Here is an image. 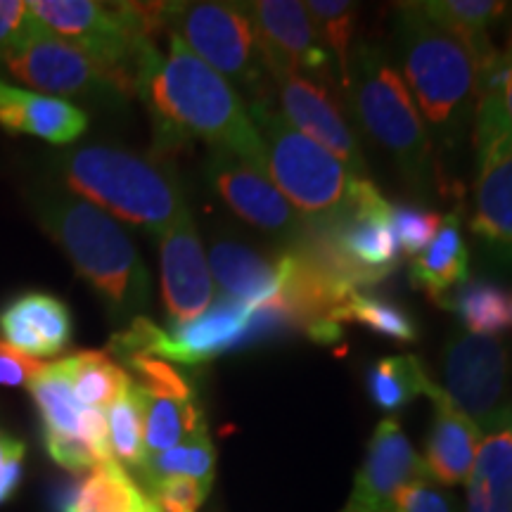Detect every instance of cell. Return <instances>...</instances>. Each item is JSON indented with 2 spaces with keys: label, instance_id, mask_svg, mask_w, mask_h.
Instances as JSON below:
<instances>
[{
  "label": "cell",
  "instance_id": "52a82bcc",
  "mask_svg": "<svg viewBox=\"0 0 512 512\" xmlns=\"http://www.w3.org/2000/svg\"><path fill=\"white\" fill-rule=\"evenodd\" d=\"M166 31L230 86L238 83L252 102H268L271 76L245 3H169Z\"/></svg>",
  "mask_w": 512,
  "mask_h": 512
},
{
  "label": "cell",
  "instance_id": "ba28073f",
  "mask_svg": "<svg viewBox=\"0 0 512 512\" xmlns=\"http://www.w3.org/2000/svg\"><path fill=\"white\" fill-rule=\"evenodd\" d=\"M313 233L325 259L351 290L380 285L401 264L392 204L370 178H354L347 214L330 226L313 228Z\"/></svg>",
  "mask_w": 512,
  "mask_h": 512
},
{
  "label": "cell",
  "instance_id": "e0dca14e",
  "mask_svg": "<svg viewBox=\"0 0 512 512\" xmlns=\"http://www.w3.org/2000/svg\"><path fill=\"white\" fill-rule=\"evenodd\" d=\"M254 309L256 306L221 297L190 323L169 325V330H162L157 358L181 366H200L223 354H233L238 351L240 337Z\"/></svg>",
  "mask_w": 512,
  "mask_h": 512
},
{
  "label": "cell",
  "instance_id": "ab89813d",
  "mask_svg": "<svg viewBox=\"0 0 512 512\" xmlns=\"http://www.w3.org/2000/svg\"><path fill=\"white\" fill-rule=\"evenodd\" d=\"M479 86H482V95H491L496 100L501 117L512 131V64L501 53L482 69Z\"/></svg>",
  "mask_w": 512,
  "mask_h": 512
},
{
  "label": "cell",
  "instance_id": "6da1fadb",
  "mask_svg": "<svg viewBox=\"0 0 512 512\" xmlns=\"http://www.w3.org/2000/svg\"><path fill=\"white\" fill-rule=\"evenodd\" d=\"M136 95L150 112L155 143L162 152H174L190 140H204L268 176L264 145L240 93L190 53L178 36L169 34L166 53L157 43L143 50Z\"/></svg>",
  "mask_w": 512,
  "mask_h": 512
},
{
  "label": "cell",
  "instance_id": "836d02e7",
  "mask_svg": "<svg viewBox=\"0 0 512 512\" xmlns=\"http://www.w3.org/2000/svg\"><path fill=\"white\" fill-rule=\"evenodd\" d=\"M107 430H110L112 456L119 465L140 470L145 463V437H143V411L136 392L131 389L107 408Z\"/></svg>",
  "mask_w": 512,
  "mask_h": 512
},
{
  "label": "cell",
  "instance_id": "484cf974",
  "mask_svg": "<svg viewBox=\"0 0 512 512\" xmlns=\"http://www.w3.org/2000/svg\"><path fill=\"white\" fill-rule=\"evenodd\" d=\"M420 10L439 27L456 34L470 48V53L479 62V74L498 55V50L489 41V27H494L508 12V3H498V0H425L420 3Z\"/></svg>",
  "mask_w": 512,
  "mask_h": 512
},
{
  "label": "cell",
  "instance_id": "d590c367",
  "mask_svg": "<svg viewBox=\"0 0 512 512\" xmlns=\"http://www.w3.org/2000/svg\"><path fill=\"white\" fill-rule=\"evenodd\" d=\"M211 486L192 477H164L145 484V491L162 512H200Z\"/></svg>",
  "mask_w": 512,
  "mask_h": 512
},
{
  "label": "cell",
  "instance_id": "f1b7e54d",
  "mask_svg": "<svg viewBox=\"0 0 512 512\" xmlns=\"http://www.w3.org/2000/svg\"><path fill=\"white\" fill-rule=\"evenodd\" d=\"M432 387L430 375L415 354L384 356L366 373L368 399L384 413H399Z\"/></svg>",
  "mask_w": 512,
  "mask_h": 512
},
{
  "label": "cell",
  "instance_id": "4316f807",
  "mask_svg": "<svg viewBox=\"0 0 512 512\" xmlns=\"http://www.w3.org/2000/svg\"><path fill=\"white\" fill-rule=\"evenodd\" d=\"M27 389L41 415L43 439H81V413L86 406H81L72 389L67 358L46 363Z\"/></svg>",
  "mask_w": 512,
  "mask_h": 512
},
{
  "label": "cell",
  "instance_id": "d6986e66",
  "mask_svg": "<svg viewBox=\"0 0 512 512\" xmlns=\"http://www.w3.org/2000/svg\"><path fill=\"white\" fill-rule=\"evenodd\" d=\"M0 335L38 361L60 356L74 335L72 311L55 294L24 292L0 309Z\"/></svg>",
  "mask_w": 512,
  "mask_h": 512
},
{
  "label": "cell",
  "instance_id": "7402d4cb",
  "mask_svg": "<svg viewBox=\"0 0 512 512\" xmlns=\"http://www.w3.org/2000/svg\"><path fill=\"white\" fill-rule=\"evenodd\" d=\"M207 261L216 292L223 299L261 306L278 294V264L245 242L219 238L211 242Z\"/></svg>",
  "mask_w": 512,
  "mask_h": 512
},
{
  "label": "cell",
  "instance_id": "9a60e30c",
  "mask_svg": "<svg viewBox=\"0 0 512 512\" xmlns=\"http://www.w3.org/2000/svg\"><path fill=\"white\" fill-rule=\"evenodd\" d=\"M252 17L266 69H287L323 86L332 79V57L320 41L304 3L297 0H254L245 3Z\"/></svg>",
  "mask_w": 512,
  "mask_h": 512
},
{
  "label": "cell",
  "instance_id": "4dcf8cb0",
  "mask_svg": "<svg viewBox=\"0 0 512 512\" xmlns=\"http://www.w3.org/2000/svg\"><path fill=\"white\" fill-rule=\"evenodd\" d=\"M339 325L344 323H358L366 325L375 335H382L394 342L411 344L420 339V330L415 318L403 306L392 302L384 294H377L373 290H356L351 292L344 304L335 311Z\"/></svg>",
  "mask_w": 512,
  "mask_h": 512
},
{
  "label": "cell",
  "instance_id": "5bb4252c",
  "mask_svg": "<svg viewBox=\"0 0 512 512\" xmlns=\"http://www.w3.org/2000/svg\"><path fill=\"white\" fill-rule=\"evenodd\" d=\"M420 479H430L425 460L403 434L399 420L384 418L368 441L354 489L339 512H396L401 491Z\"/></svg>",
  "mask_w": 512,
  "mask_h": 512
},
{
  "label": "cell",
  "instance_id": "8fae6325",
  "mask_svg": "<svg viewBox=\"0 0 512 512\" xmlns=\"http://www.w3.org/2000/svg\"><path fill=\"white\" fill-rule=\"evenodd\" d=\"M444 394L479 430L503 411L510 382V354L498 337L456 332L441 351Z\"/></svg>",
  "mask_w": 512,
  "mask_h": 512
},
{
  "label": "cell",
  "instance_id": "8992f818",
  "mask_svg": "<svg viewBox=\"0 0 512 512\" xmlns=\"http://www.w3.org/2000/svg\"><path fill=\"white\" fill-rule=\"evenodd\" d=\"M247 110L264 145L268 178L306 226L323 228L342 219L351 207L354 185L342 162L287 124L268 102H249Z\"/></svg>",
  "mask_w": 512,
  "mask_h": 512
},
{
  "label": "cell",
  "instance_id": "8d00e7d4",
  "mask_svg": "<svg viewBox=\"0 0 512 512\" xmlns=\"http://www.w3.org/2000/svg\"><path fill=\"white\" fill-rule=\"evenodd\" d=\"M46 31L48 29L29 10V3H24V0H0V57L27 46L29 41L43 36Z\"/></svg>",
  "mask_w": 512,
  "mask_h": 512
},
{
  "label": "cell",
  "instance_id": "ac0fdd59",
  "mask_svg": "<svg viewBox=\"0 0 512 512\" xmlns=\"http://www.w3.org/2000/svg\"><path fill=\"white\" fill-rule=\"evenodd\" d=\"M86 110L72 100L53 98L0 79V128L15 136H34L67 147L88 131Z\"/></svg>",
  "mask_w": 512,
  "mask_h": 512
},
{
  "label": "cell",
  "instance_id": "ee69618b",
  "mask_svg": "<svg viewBox=\"0 0 512 512\" xmlns=\"http://www.w3.org/2000/svg\"><path fill=\"white\" fill-rule=\"evenodd\" d=\"M510 325H512V297H510Z\"/></svg>",
  "mask_w": 512,
  "mask_h": 512
},
{
  "label": "cell",
  "instance_id": "e575fe53",
  "mask_svg": "<svg viewBox=\"0 0 512 512\" xmlns=\"http://www.w3.org/2000/svg\"><path fill=\"white\" fill-rule=\"evenodd\" d=\"M392 223L401 256H408L413 261L437 238L444 216L427 207H420V204L401 202L392 204Z\"/></svg>",
  "mask_w": 512,
  "mask_h": 512
},
{
  "label": "cell",
  "instance_id": "b9f144b4",
  "mask_svg": "<svg viewBox=\"0 0 512 512\" xmlns=\"http://www.w3.org/2000/svg\"><path fill=\"white\" fill-rule=\"evenodd\" d=\"M46 368V361L27 356L0 337V384L5 387H29V382Z\"/></svg>",
  "mask_w": 512,
  "mask_h": 512
},
{
  "label": "cell",
  "instance_id": "f35d334b",
  "mask_svg": "<svg viewBox=\"0 0 512 512\" xmlns=\"http://www.w3.org/2000/svg\"><path fill=\"white\" fill-rule=\"evenodd\" d=\"M396 512H458V508L444 486L432 479H420L401 491Z\"/></svg>",
  "mask_w": 512,
  "mask_h": 512
},
{
  "label": "cell",
  "instance_id": "7a4b0ae2",
  "mask_svg": "<svg viewBox=\"0 0 512 512\" xmlns=\"http://www.w3.org/2000/svg\"><path fill=\"white\" fill-rule=\"evenodd\" d=\"M36 221L69 256L117 323L145 316L152 280L138 247L117 219L67 190H38L31 197Z\"/></svg>",
  "mask_w": 512,
  "mask_h": 512
},
{
  "label": "cell",
  "instance_id": "5b68a950",
  "mask_svg": "<svg viewBox=\"0 0 512 512\" xmlns=\"http://www.w3.org/2000/svg\"><path fill=\"white\" fill-rule=\"evenodd\" d=\"M349 100L370 140L394 159L396 169L418 195L434 183V145L425 119L403 76L375 43H358L351 53Z\"/></svg>",
  "mask_w": 512,
  "mask_h": 512
},
{
  "label": "cell",
  "instance_id": "ffe728a7",
  "mask_svg": "<svg viewBox=\"0 0 512 512\" xmlns=\"http://www.w3.org/2000/svg\"><path fill=\"white\" fill-rule=\"evenodd\" d=\"M434 403L430 434L425 444V465L432 482L439 486L465 484L475 465L482 430L451 403L444 389L432 382L427 389Z\"/></svg>",
  "mask_w": 512,
  "mask_h": 512
},
{
  "label": "cell",
  "instance_id": "30bf717a",
  "mask_svg": "<svg viewBox=\"0 0 512 512\" xmlns=\"http://www.w3.org/2000/svg\"><path fill=\"white\" fill-rule=\"evenodd\" d=\"M475 238L512 264V131L496 100L482 95L475 112Z\"/></svg>",
  "mask_w": 512,
  "mask_h": 512
},
{
  "label": "cell",
  "instance_id": "44dd1931",
  "mask_svg": "<svg viewBox=\"0 0 512 512\" xmlns=\"http://www.w3.org/2000/svg\"><path fill=\"white\" fill-rule=\"evenodd\" d=\"M465 486V512H512V406L482 430Z\"/></svg>",
  "mask_w": 512,
  "mask_h": 512
},
{
  "label": "cell",
  "instance_id": "d4e9b609",
  "mask_svg": "<svg viewBox=\"0 0 512 512\" xmlns=\"http://www.w3.org/2000/svg\"><path fill=\"white\" fill-rule=\"evenodd\" d=\"M133 392L140 401L143 411V437L147 453L169 451L183 441H188L197 434L209 432L204 411L195 396H176L150 392L133 382Z\"/></svg>",
  "mask_w": 512,
  "mask_h": 512
},
{
  "label": "cell",
  "instance_id": "1f68e13d",
  "mask_svg": "<svg viewBox=\"0 0 512 512\" xmlns=\"http://www.w3.org/2000/svg\"><path fill=\"white\" fill-rule=\"evenodd\" d=\"M304 5L320 41H323L325 50L332 57L339 83H342L344 93H347L351 79V41H354L356 34L358 3H349V0H309Z\"/></svg>",
  "mask_w": 512,
  "mask_h": 512
},
{
  "label": "cell",
  "instance_id": "4fadbf2b",
  "mask_svg": "<svg viewBox=\"0 0 512 512\" xmlns=\"http://www.w3.org/2000/svg\"><path fill=\"white\" fill-rule=\"evenodd\" d=\"M268 76H271L275 93H278L280 114L287 124H292L313 143L325 147L332 157L342 162L351 176L368 178L361 145H358V138L351 131L347 117L342 114L332 86H323V83L287 72V69H271Z\"/></svg>",
  "mask_w": 512,
  "mask_h": 512
},
{
  "label": "cell",
  "instance_id": "cb8c5ba5",
  "mask_svg": "<svg viewBox=\"0 0 512 512\" xmlns=\"http://www.w3.org/2000/svg\"><path fill=\"white\" fill-rule=\"evenodd\" d=\"M470 278V252L460 233V211L444 216L437 238L411 261V283L432 299L441 302Z\"/></svg>",
  "mask_w": 512,
  "mask_h": 512
},
{
  "label": "cell",
  "instance_id": "603a6c76",
  "mask_svg": "<svg viewBox=\"0 0 512 512\" xmlns=\"http://www.w3.org/2000/svg\"><path fill=\"white\" fill-rule=\"evenodd\" d=\"M57 512H162L117 460L95 465L81 479L64 486Z\"/></svg>",
  "mask_w": 512,
  "mask_h": 512
},
{
  "label": "cell",
  "instance_id": "83f0119b",
  "mask_svg": "<svg viewBox=\"0 0 512 512\" xmlns=\"http://www.w3.org/2000/svg\"><path fill=\"white\" fill-rule=\"evenodd\" d=\"M441 306L456 311L460 325L470 335L498 337L510 328L508 292L489 278H467Z\"/></svg>",
  "mask_w": 512,
  "mask_h": 512
},
{
  "label": "cell",
  "instance_id": "f546056e",
  "mask_svg": "<svg viewBox=\"0 0 512 512\" xmlns=\"http://www.w3.org/2000/svg\"><path fill=\"white\" fill-rule=\"evenodd\" d=\"M69 380L81 406L110 408L131 389L133 377L107 351H76L67 356Z\"/></svg>",
  "mask_w": 512,
  "mask_h": 512
},
{
  "label": "cell",
  "instance_id": "9c48e42d",
  "mask_svg": "<svg viewBox=\"0 0 512 512\" xmlns=\"http://www.w3.org/2000/svg\"><path fill=\"white\" fill-rule=\"evenodd\" d=\"M0 64L12 79L27 83L31 91L53 98L121 102L128 95H136L124 76H119L88 50L57 38L50 31L29 41L27 46L3 55Z\"/></svg>",
  "mask_w": 512,
  "mask_h": 512
},
{
  "label": "cell",
  "instance_id": "d6a6232c",
  "mask_svg": "<svg viewBox=\"0 0 512 512\" xmlns=\"http://www.w3.org/2000/svg\"><path fill=\"white\" fill-rule=\"evenodd\" d=\"M143 484L155 482L164 477H192L200 482L214 484L216 477V448L209 432L197 434L183 444H178L169 451L147 453L145 463L138 470Z\"/></svg>",
  "mask_w": 512,
  "mask_h": 512
},
{
  "label": "cell",
  "instance_id": "277c9868",
  "mask_svg": "<svg viewBox=\"0 0 512 512\" xmlns=\"http://www.w3.org/2000/svg\"><path fill=\"white\" fill-rule=\"evenodd\" d=\"M67 192L147 233H164L188 207L166 166L117 145H76L55 159Z\"/></svg>",
  "mask_w": 512,
  "mask_h": 512
},
{
  "label": "cell",
  "instance_id": "60d3db41",
  "mask_svg": "<svg viewBox=\"0 0 512 512\" xmlns=\"http://www.w3.org/2000/svg\"><path fill=\"white\" fill-rule=\"evenodd\" d=\"M24 441L12 437L0 427V505L8 503L22 484L24 475Z\"/></svg>",
  "mask_w": 512,
  "mask_h": 512
},
{
  "label": "cell",
  "instance_id": "3957f363",
  "mask_svg": "<svg viewBox=\"0 0 512 512\" xmlns=\"http://www.w3.org/2000/svg\"><path fill=\"white\" fill-rule=\"evenodd\" d=\"M396 43L403 76L432 136L453 145L475 117L482 86L479 62L451 31L432 22L420 3L396 5Z\"/></svg>",
  "mask_w": 512,
  "mask_h": 512
},
{
  "label": "cell",
  "instance_id": "2e32d148",
  "mask_svg": "<svg viewBox=\"0 0 512 512\" xmlns=\"http://www.w3.org/2000/svg\"><path fill=\"white\" fill-rule=\"evenodd\" d=\"M159 240V268H162V299L169 325L190 323L202 316L214 302V280L204 254L200 233L185 207Z\"/></svg>",
  "mask_w": 512,
  "mask_h": 512
},
{
  "label": "cell",
  "instance_id": "7c38bea8",
  "mask_svg": "<svg viewBox=\"0 0 512 512\" xmlns=\"http://www.w3.org/2000/svg\"><path fill=\"white\" fill-rule=\"evenodd\" d=\"M204 176L219 200L252 228L273 235L275 240L285 242V247L304 238L306 223L302 216L292 209L271 178L240 157L209 147Z\"/></svg>",
  "mask_w": 512,
  "mask_h": 512
},
{
  "label": "cell",
  "instance_id": "7bdbcfd3",
  "mask_svg": "<svg viewBox=\"0 0 512 512\" xmlns=\"http://www.w3.org/2000/svg\"><path fill=\"white\" fill-rule=\"evenodd\" d=\"M503 57H505V60H508V62L512 64V38H510V43H508V50H505Z\"/></svg>",
  "mask_w": 512,
  "mask_h": 512
},
{
  "label": "cell",
  "instance_id": "74e56055",
  "mask_svg": "<svg viewBox=\"0 0 512 512\" xmlns=\"http://www.w3.org/2000/svg\"><path fill=\"white\" fill-rule=\"evenodd\" d=\"M290 332H297V325L290 313H287L278 302H266L256 306L252 316L247 320V328L242 332L238 351L261 347V344L273 342V339L290 335Z\"/></svg>",
  "mask_w": 512,
  "mask_h": 512
}]
</instances>
